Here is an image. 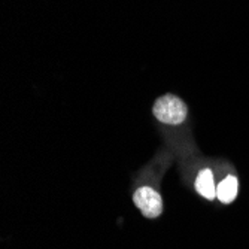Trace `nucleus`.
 <instances>
[{
	"label": "nucleus",
	"instance_id": "nucleus-1",
	"mask_svg": "<svg viewBox=\"0 0 249 249\" xmlns=\"http://www.w3.org/2000/svg\"><path fill=\"white\" fill-rule=\"evenodd\" d=\"M152 112L158 121L173 125L184 123L188 114L185 103L173 94H166L158 99L154 105Z\"/></svg>",
	"mask_w": 249,
	"mask_h": 249
},
{
	"label": "nucleus",
	"instance_id": "nucleus-2",
	"mask_svg": "<svg viewBox=\"0 0 249 249\" xmlns=\"http://www.w3.org/2000/svg\"><path fill=\"white\" fill-rule=\"evenodd\" d=\"M134 205L146 218H157L163 212L161 196L151 187H142L134 193Z\"/></svg>",
	"mask_w": 249,
	"mask_h": 249
},
{
	"label": "nucleus",
	"instance_id": "nucleus-3",
	"mask_svg": "<svg viewBox=\"0 0 249 249\" xmlns=\"http://www.w3.org/2000/svg\"><path fill=\"white\" fill-rule=\"evenodd\" d=\"M196 188L198 191V194H201L205 198L212 200L216 197V187H215V180H213V175L211 170H203L198 173L197 180H196Z\"/></svg>",
	"mask_w": 249,
	"mask_h": 249
},
{
	"label": "nucleus",
	"instance_id": "nucleus-4",
	"mask_svg": "<svg viewBox=\"0 0 249 249\" xmlns=\"http://www.w3.org/2000/svg\"><path fill=\"white\" fill-rule=\"evenodd\" d=\"M237 185H239L237 179L234 176L225 178L216 188V197L222 203H231L237 196V188H239Z\"/></svg>",
	"mask_w": 249,
	"mask_h": 249
}]
</instances>
